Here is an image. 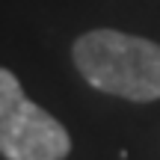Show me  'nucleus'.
Segmentation results:
<instances>
[{"label":"nucleus","mask_w":160,"mask_h":160,"mask_svg":"<svg viewBox=\"0 0 160 160\" xmlns=\"http://www.w3.org/2000/svg\"><path fill=\"white\" fill-rule=\"evenodd\" d=\"M71 137L59 119L24 95L18 77L0 68V154L6 160H65Z\"/></svg>","instance_id":"f03ea898"},{"label":"nucleus","mask_w":160,"mask_h":160,"mask_svg":"<svg viewBox=\"0 0 160 160\" xmlns=\"http://www.w3.org/2000/svg\"><path fill=\"white\" fill-rule=\"evenodd\" d=\"M74 65L89 86L128 101L160 98V45L122 30H89L71 48Z\"/></svg>","instance_id":"f257e3e1"}]
</instances>
